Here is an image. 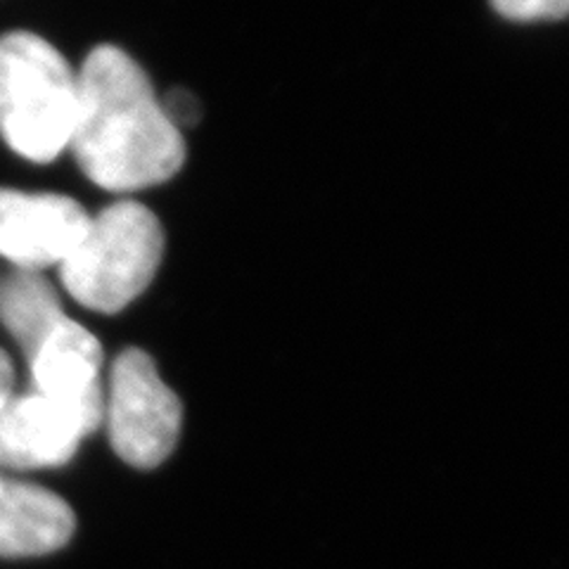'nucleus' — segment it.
I'll return each instance as SVG.
<instances>
[{
	"label": "nucleus",
	"instance_id": "6",
	"mask_svg": "<svg viewBox=\"0 0 569 569\" xmlns=\"http://www.w3.org/2000/svg\"><path fill=\"white\" fill-rule=\"evenodd\" d=\"M86 209L62 194H29L0 188V257L39 271L60 266L88 228Z\"/></svg>",
	"mask_w": 569,
	"mask_h": 569
},
{
	"label": "nucleus",
	"instance_id": "4",
	"mask_svg": "<svg viewBox=\"0 0 569 569\" xmlns=\"http://www.w3.org/2000/svg\"><path fill=\"white\" fill-rule=\"evenodd\" d=\"M102 422L117 456L133 468H157L176 449L183 408L146 351L127 349L117 356Z\"/></svg>",
	"mask_w": 569,
	"mask_h": 569
},
{
	"label": "nucleus",
	"instance_id": "7",
	"mask_svg": "<svg viewBox=\"0 0 569 569\" xmlns=\"http://www.w3.org/2000/svg\"><path fill=\"white\" fill-rule=\"evenodd\" d=\"M33 391L81 408L102 422L104 397L100 387L102 347L93 332L69 316L29 356Z\"/></svg>",
	"mask_w": 569,
	"mask_h": 569
},
{
	"label": "nucleus",
	"instance_id": "10",
	"mask_svg": "<svg viewBox=\"0 0 569 569\" xmlns=\"http://www.w3.org/2000/svg\"><path fill=\"white\" fill-rule=\"evenodd\" d=\"M498 14L518 22L537 20H562L569 8V0H491Z\"/></svg>",
	"mask_w": 569,
	"mask_h": 569
},
{
	"label": "nucleus",
	"instance_id": "12",
	"mask_svg": "<svg viewBox=\"0 0 569 569\" xmlns=\"http://www.w3.org/2000/svg\"><path fill=\"white\" fill-rule=\"evenodd\" d=\"M12 385H14V370L8 359V353L0 349V406H3L12 397Z\"/></svg>",
	"mask_w": 569,
	"mask_h": 569
},
{
	"label": "nucleus",
	"instance_id": "5",
	"mask_svg": "<svg viewBox=\"0 0 569 569\" xmlns=\"http://www.w3.org/2000/svg\"><path fill=\"white\" fill-rule=\"evenodd\" d=\"M100 425L81 408L33 389L10 397L0 406V466L12 470L64 466Z\"/></svg>",
	"mask_w": 569,
	"mask_h": 569
},
{
	"label": "nucleus",
	"instance_id": "9",
	"mask_svg": "<svg viewBox=\"0 0 569 569\" xmlns=\"http://www.w3.org/2000/svg\"><path fill=\"white\" fill-rule=\"evenodd\" d=\"M67 318L56 288L39 271H14L0 282V323L29 356Z\"/></svg>",
	"mask_w": 569,
	"mask_h": 569
},
{
	"label": "nucleus",
	"instance_id": "13",
	"mask_svg": "<svg viewBox=\"0 0 569 569\" xmlns=\"http://www.w3.org/2000/svg\"><path fill=\"white\" fill-rule=\"evenodd\" d=\"M0 485H3V482H0Z\"/></svg>",
	"mask_w": 569,
	"mask_h": 569
},
{
	"label": "nucleus",
	"instance_id": "8",
	"mask_svg": "<svg viewBox=\"0 0 569 569\" xmlns=\"http://www.w3.org/2000/svg\"><path fill=\"white\" fill-rule=\"evenodd\" d=\"M71 533L74 512L58 493L24 482L0 485V556H46L67 546Z\"/></svg>",
	"mask_w": 569,
	"mask_h": 569
},
{
	"label": "nucleus",
	"instance_id": "3",
	"mask_svg": "<svg viewBox=\"0 0 569 569\" xmlns=\"http://www.w3.org/2000/svg\"><path fill=\"white\" fill-rule=\"evenodd\" d=\"M164 254V230L140 202H117L88 221L60 263L64 290L81 307L117 313L148 290Z\"/></svg>",
	"mask_w": 569,
	"mask_h": 569
},
{
	"label": "nucleus",
	"instance_id": "1",
	"mask_svg": "<svg viewBox=\"0 0 569 569\" xmlns=\"http://www.w3.org/2000/svg\"><path fill=\"white\" fill-rule=\"evenodd\" d=\"M81 171L104 190L159 186L178 173L186 142L140 64L100 46L77 74V112L69 136Z\"/></svg>",
	"mask_w": 569,
	"mask_h": 569
},
{
	"label": "nucleus",
	"instance_id": "11",
	"mask_svg": "<svg viewBox=\"0 0 569 569\" xmlns=\"http://www.w3.org/2000/svg\"><path fill=\"white\" fill-rule=\"evenodd\" d=\"M162 102H164V110H167L171 123L178 131H181L183 127H192V123H198L200 104L190 93L176 91V93H169V98Z\"/></svg>",
	"mask_w": 569,
	"mask_h": 569
},
{
	"label": "nucleus",
	"instance_id": "2",
	"mask_svg": "<svg viewBox=\"0 0 569 569\" xmlns=\"http://www.w3.org/2000/svg\"><path fill=\"white\" fill-rule=\"evenodd\" d=\"M77 74L58 48L27 31L0 39V136L31 162H52L69 148Z\"/></svg>",
	"mask_w": 569,
	"mask_h": 569
}]
</instances>
